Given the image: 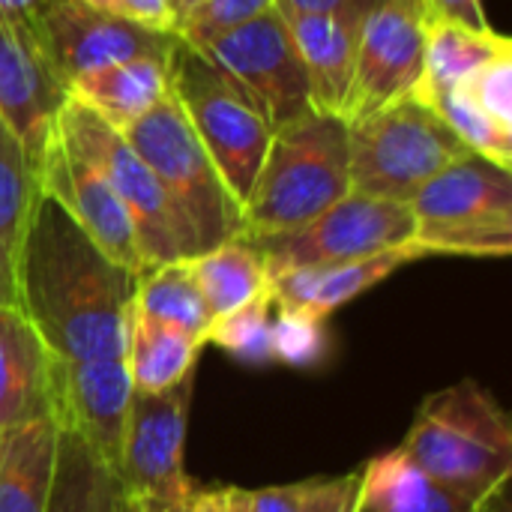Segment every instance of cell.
Listing matches in <instances>:
<instances>
[{"label":"cell","mask_w":512,"mask_h":512,"mask_svg":"<svg viewBox=\"0 0 512 512\" xmlns=\"http://www.w3.org/2000/svg\"><path fill=\"white\" fill-rule=\"evenodd\" d=\"M138 273L114 264L81 225L39 195L18 261V309L57 363L126 360Z\"/></svg>","instance_id":"cell-1"},{"label":"cell","mask_w":512,"mask_h":512,"mask_svg":"<svg viewBox=\"0 0 512 512\" xmlns=\"http://www.w3.org/2000/svg\"><path fill=\"white\" fill-rule=\"evenodd\" d=\"M399 450L471 504H483L510 483V417L474 378L423 399Z\"/></svg>","instance_id":"cell-2"},{"label":"cell","mask_w":512,"mask_h":512,"mask_svg":"<svg viewBox=\"0 0 512 512\" xmlns=\"http://www.w3.org/2000/svg\"><path fill=\"white\" fill-rule=\"evenodd\" d=\"M351 192L348 126L321 111L273 129L264 162L243 204V234L294 231Z\"/></svg>","instance_id":"cell-3"},{"label":"cell","mask_w":512,"mask_h":512,"mask_svg":"<svg viewBox=\"0 0 512 512\" xmlns=\"http://www.w3.org/2000/svg\"><path fill=\"white\" fill-rule=\"evenodd\" d=\"M123 138L156 174L171 207L189 228L198 255L243 234V210L222 183L174 93L126 126Z\"/></svg>","instance_id":"cell-4"},{"label":"cell","mask_w":512,"mask_h":512,"mask_svg":"<svg viewBox=\"0 0 512 512\" xmlns=\"http://www.w3.org/2000/svg\"><path fill=\"white\" fill-rule=\"evenodd\" d=\"M414 246L429 255L507 258L512 252V171L474 153L447 165L408 201Z\"/></svg>","instance_id":"cell-5"},{"label":"cell","mask_w":512,"mask_h":512,"mask_svg":"<svg viewBox=\"0 0 512 512\" xmlns=\"http://www.w3.org/2000/svg\"><path fill=\"white\" fill-rule=\"evenodd\" d=\"M348 126L351 192L408 204L447 165L471 150L417 99L393 102Z\"/></svg>","instance_id":"cell-6"},{"label":"cell","mask_w":512,"mask_h":512,"mask_svg":"<svg viewBox=\"0 0 512 512\" xmlns=\"http://www.w3.org/2000/svg\"><path fill=\"white\" fill-rule=\"evenodd\" d=\"M54 126L90 165H96V171L108 180V186L126 207L135 225L144 270L198 255L189 228L171 207L156 174L147 168V162L135 153L120 129H114L96 111L69 96L60 105Z\"/></svg>","instance_id":"cell-7"},{"label":"cell","mask_w":512,"mask_h":512,"mask_svg":"<svg viewBox=\"0 0 512 512\" xmlns=\"http://www.w3.org/2000/svg\"><path fill=\"white\" fill-rule=\"evenodd\" d=\"M171 93L243 210L273 129L201 51L180 39L171 48Z\"/></svg>","instance_id":"cell-8"},{"label":"cell","mask_w":512,"mask_h":512,"mask_svg":"<svg viewBox=\"0 0 512 512\" xmlns=\"http://www.w3.org/2000/svg\"><path fill=\"white\" fill-rule=\"evenodd\" d=\"M246 240L261 252L267 279H273L288 270L345 264L387 249L414 246V216L402 201L348 192L342 201L294 231Z\"/></svg>","instance_id":"cell-9"},{"label":"cell","mask_w":512,"mask_h":512,"mask_svg":"<svg viewBox=\"0 0 512 512\" xmlns=\"http://www.w3.org/2000/svg\"><path fill=\"white\" fill-rule=\"evenodd\" d=\"M201 54L270 129H279L309 111L306 69L288 24L276 9L216 36L201 48Z\"/></svg>","instance_id":"cell-10"},{"label":"cell","mask_w":512,"mask_h":512,"mask_svg":"<svg viewBox=\"0 0 512 512\" xmlns=\"http://www.w3.org/2000/svg\"><path fill=\"white\" fill-rule=\"evenodd\" d=\"M195 372L162 393H132L117 477L132 501H189L186 429L192 408Z\"/></svg>","instance_id":"cell-11"},{"label":"cell","mask_w":512,"mask_h":512,"mask_svg":"<svg viewBox=\"0 0 512 512\" xmlns=\"http://www.w3.org/2000/svg\"><path fill=\"white\" fill-rule=\"evenodd\" d=\"M33 42L54 78L69 87L75 78L150 54H171L177 36L147 30L117 12L84 0H54L39 18Z\"/></svg>","instance_id":"cell-12"},{"label":"cell","mask_w":512,"mask_h":512,"mask_svg":"<svg viewBox=\"0 0 512 512\" xmlns=\"http://www.w3.org/2000/svg\"><path fill=\"white\" fill-rule=\"evenodd\" d=\"M426 12L420 0H381L357 33L354 78L345 102V123L363 120L411 96L426 48Z\"/></svg>","instance_id":"cell-13"},{"label":"cell","mask_w":512,"mask_h":512,"mask_svg":"<svg viewBox=\"0 0 512 512\" xmlns=\"http://www.w3.org/2000/svg\"><path fill=\"white\" fill-rule=\"evenodd\" d=\"M36 183L39 195L60 204L114 264L132 273H144L135 225L126 207L108 180L96 171V165H90L57 126H51L48 144L39 156Z\"/></svg>","instance_id":"cell-14"},{"label":"cell","mask_w":512,"mask_h":512,"mask_svg":"<svg viewBox=\"0 0 512 512\" xmlns=\"http://www.w3.org/2000/svg\"><path fill=\"white\" fill-rule=\"evenodd\" d=\"M132 381L126 360L57 363L54 426L75 432L114 474L120 468Z\"/></svg>","instance_id":"cell-15"},{"label":"cell","mask_w":512,"mask_h":512,"mask_svg":"<svg viewBox=\"0 0 512 512\" xmlns=\"http://www.w3.org/2000/svg\"><path fill=\"white\" fill-rule=\"evenodd\" d=\"M63 102L66 87L54 78L36 42L0 15V120L21 141L33 168Z\"/></svg>","instance_id":"cell-16"},{"label":"cell","mask_w":512,"mask_h":512,"mask_svg":"<svg viewBox=\"0 0 512 512\" xmlns=\"http://www.w3.org/2000/svg\"><path fill=\"white\" fill-rule=\"evenodd\" d=\"M57 360L15 306H0V435L51 420Z\"/></svg>","instance_id":"cell-17"},{"label":"cell","mask_w":512,"mask_h":512,"mask_svg":"<svg viewBox=\"0 0 512 512\" xmlns=\"http://www.w3.org/2000/svg\"><path fill=\"white\" fill-rule=\"evenodd\" d=\"M420 258L426 255L417 246H402V249H387L360 261L288 270V273L267 279V294L276 309H300L327 321L336 309L366 294L369 288L393 276L399 267L420 261Z\"/></svg>","instance_id":"cell-18"},{"label":"cell","mask_w":512,"mask_h":512,"mask_svg":"<svg viewBox=\"0 0 512 512\" xmlns=\"http://www.w3.org/2000/svg\"><path fill=\"white\" fill-rule=\"evenodd\" d=\"M285 24L306 69L309 108L342 120L354 78L360 24L336 15H288Z\"/></svg>","instance_id":"cell-19"},{"label":"cell","mask_w":512,"mask_h":512,"mask_svg":"<svg viewBox=\"0 0 512 512\" xmlns=\"http://www.w3.org/2000/svg\"><path fill=\"white\" fill-rule=\"evenodd\" d=\"M171 93V54L132 57L75 78L66 96L96 111L114 129L132 126Z\"/></svg>","instance_id":"cell-20"},{"label":"cell","mask_w":512,"mask_h":512,"mask_svg":"<svg viewBox=\"0 0 512 512\" xmlns=\"http://www.w3.org/2000/svg\"><path fill=\"white\" fill-rule=\"evenodd\" d=\"M512 48L510 36L489 30H474L456 21H429L426 24V48H423V69L411 90L426 108H435L453 87H459L474 69H480L495 54Z\"/></svg>","instance_id":"cell-21"},{"label":"cell","mask_w":512,"mask_h":512,"mask_svg":"<svg viewBox=\"0 0 512 512\" xmlns=\"http://www.w3.org/2000/svg\"><path fill=\"white\" fill-rule=\"evenodd\" d=\"M480 504L450 492L420 471L402 450L369 459L360 468L354 512H477Z\"/></svg>","instance_id":"cell-22"},{"label":"cell","mask_w":512,"mask_h":512,"mask_svg":"<svg viewBox=\"0 0 512 512\" xmlns=\"http://www.w3.org/2000/svg\"><path fill=\"white\" fill-rule=\"evenodd\" d=\"M36 198V168L0 120V306L18 309V261Z\"/></svg>","instance_id":"cell-23"},{"label":"cell","mask_w":512,"mask_h":512,"mask_svg":"<svg viewBox=\"0 0 512 512\" xmlns=\"http://www.w3.org/2000/svg\"><path fill=\"white\" fill-rule=\"evenodd\" d=\"M54 456V420H39L0 435V512H45Z\"/></svg>","instance_id":"cell-24"},{"label":"cell","mask_w":512,"mask_h":512,"mask_svg":"<svg viewBox=\"0 0 512 512\" xmlns=\"http://www.w3.org/2000/svg\"><path fill=\"white\" fill-rule=\"evenodd\" d=\"M120 477L69 429H57L54 477L45 512H120Z\"/></svg>","instance_id":"cell-25"},{"label":"cell","mask_w":512,"mask_h":512,"mask_svg":"<svg viewBox=\"0 0 512 512\" xmlns=\"http://www.w3.org/2000/svg\"><path fill=\"white\" fill-rule=\"evenodd\" d=\"M186 267L213 315V321L267 294V270L261 252L243 237H231L210 252L186 258Z\"/></svg>","instance_id":"cell-26"},{"label":"cell","mask_w":512,"mask_h":512,"mask_svg":"<svg viewBox=\"0 0 512 512\" xmlns=\"http://www.w3.org/2000/svg\"><path fill=\"white\" fill-rule=\"evenodd\" d=\"M204 345L174 327L156 324L138 312L129 321L126 369L132 393H162L195 372L198 351Z\"/></svg>","instance_id":"cell-27"},{"label":"cell","mask_w":512,"mask_h":512,"mask_svg":"<svg viewBox=\"0 0 512 512\" xmlns=\"http://www.w3.org/2000/svg\"><path fill=\"white\" fill-rule=\"evenodd\" d=\"M135 312L174 327L201 345H207V333L213 327V315L186 267V261H171L138 273L135 288Z\"/></svg>","instance_id":"cell-28"},{"label":"cell","mask_w":512,"mask_h":512,"mask_svg":"<svg viewBox=\"0 0 512 512\" xmlns=\"http://www.w3.org/2000/svg\"><path fill=\"white\" fill-rule=\"evenodd\" d=\"M360 492V471L342 477H312L291 486H270L252 492L255 512H354Z\"/></svg>","instance_id":"cell-29"},{"label":"cell","mask_w":512,"mask_h":512,"mask_svg":"<svg viewBox=\"0 0 512 512\" xmlns=\"http://www.w3.org/2000/svg\"><path fill=\"white\" fill-rule=\"evenodd\" d=\"M270 309H273L270 294L255 297L252 303L213 321L207 342L219 345L231 357L252 363V366L273 363V315H270Z\"/></svg>","instance_id":"cell-30"},{"label":"cell","mask_w":512,"mask_h":512,"mask_svg":"<svg viewBox=\"0 0 512 512\" xmlns=\"http://www.w3.org/2000/svg\"><path fill=\"white\" fill-rule=\"evenodd\" d=\"M330 336L327 321L300 312V309H276L273 318V360L294 366V369H312L327 357Z\"/></svg>","instance_id":"cell-31"},{"label":"cell","mask_w":512,"mask_h":512,"mask_svg":"<svg viewBox=\"0 0 512 512\" xmlns=\"http://www.w3.org/2000/svg\"><path fill=\"white\" fill-rule=\"evenodd\" d=\"M453 90L486 120L512 132V48L486 60Z\"/></svg>","instance_id":"cell-32"},{"label":"cell","mask_w":512,"mask_h":512,"mask_svg":"<svg viewBox=\"0 0 512 512\" xmlns=\"http://www.w3.org/2000/svg\"><path fill=\"white\" fill-rule=\"evenodd\" d=\"M273 9V0H201L174 30V36L201 51L207 42H213L216 36L264 15Z\"/></svg>","instance_id":"cell-33"},{"label":"cell","mask_w":512,"mask_h":512,"mask_svg":"<svg viewBox=\"0 0 512 512\" xmlns=\"http://www.w3.org/2000/svg\"><path fill=\"white\" fill-rule=\"evenodd\" d=\"M381 0H273L279 15H336L360 24Z\"/></svg>","instance_id":"cell-34"},{"label":"cell","mask_w":512,"mask_h":512,"mask_svg":"<svg viewBox=\"0 0 512 512\" xmlns=\"http://www.w3.org/2000/svg\"><path fill=\"white\" fill-rule=\"evenodd\" d=\"M108 9L147 27V30H156V33L174 36V30H177L171 0H108Z\"/></svg>","instance_id":"cell-35"},{"label":"cell","mask_w":512,"mask_h":512,"mask_svg":"<svg viewBox=\"0 0 512 512\" xmlns=\"http://www.w3.org/2000/svg\"><path fill=\"white\" fill-rule=\"evenodd\" d=\"M189 512H255V498L249 489L222 486V489H192Z\"/></svg>","instance_id":"cell-36"},{"label":"cell","mask_w":512,"mask_h":512,"mask_svg":"<svg viewBox=\"0 0 512 512\" xmlns=\"http://www.w3.org/2000/svg\"><path fill=\"white\" fill-rule=\"evenodd\" d=\"M429 21H456L474 30H489L483 0H420Z\"/></svg>","instance_id":"cell-37"},{"label":"cell","mask_w":512,"mask_h":512,"mask_svg":"<svg viewBox=\"0 0 512 512\" xmlns=\"http://www.w3.org/2000/svg\"><path fill=\"white\" fill-rule=\"evenodd\" d=\"M54 0H0V15L18 27L21 33H27L33 39V30L39 24V18L51 9Z\"/></svg>","instance_id":"cell-38"},{"label":"cell","mask_w":512,"mask_h":512,"mask_svg":"<svg viewBox=\"0 0 512 512\" xmlns=\"http://www.w3.org/2000/svg\"><path fill=\"white\" fill-rule=\"evenodd\" d=\"M132 504H135V512H189V501H174V504H165V501H132Z\"/></svg>","instance_id":"cell-39"},{"label":"cell","mask_w":512,"mask_h":512,"mask_svg":"<svg viewBox=\"0 0 512 512\" xmlns=\"http://www.w3.org/2000/svg\"><path fill=\"white\" fill-rule=\"evenodd\" d=\"M477 512H512L510 510V492H507V486H504L501 492H495L492 498H486V501L480 504V510Z\"/></svg>","instance_id":"cell-40"},{"label":"cell","mask_w":512,"mask_h":512,"mask_svg":"<svg viewBox=\"0 0 512 512\" xmlns=\"http://www.w3.org/2000/svg\"><path fill=\"white\" fill-rule=\"evenodd\" d=\"M201 0H171V6H174V18H177V24L198 6Z\"/></svg>","instance_id":"cell-41"},{"label":"cell","mask_w":512,"mask_h":512,"mask_svg":"<svg viewBox=\"0 0 512 512\" xmlns=\"http://www.w3.org/2000/svg\"><path fill=\"white\" fill-rule=\"evenodd\" d=\"M123 492H126V489H123ZM120 512H135V504H132V498H129V495L123 498V504H120Z\"/></svg>","instance_id":"cell-42"},{"label":"cell","mask_w":512,"mask_h":512,"mask_svg":"<svg viewBox=\"0 0 512 512\" xmlns=\"http://www.w3.org/2000/svg\"><path fill=\"white\" fill-rule=\"evenodd\" d=\"M84 3H93V6H99V9H108V0H84ZM111 12V9H108Z\"/></svg>","instance_id":"cell-43"}]
</instances>
